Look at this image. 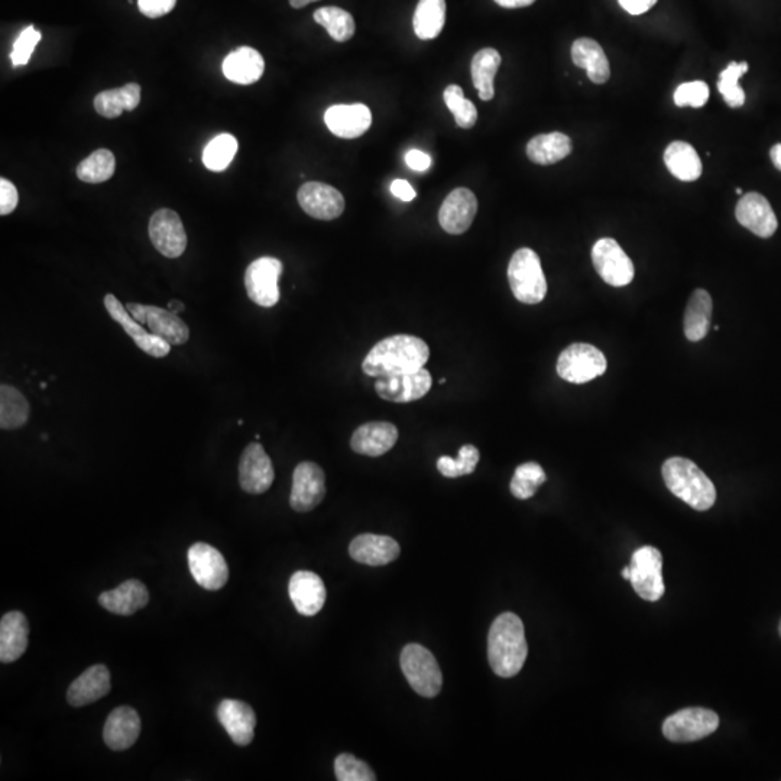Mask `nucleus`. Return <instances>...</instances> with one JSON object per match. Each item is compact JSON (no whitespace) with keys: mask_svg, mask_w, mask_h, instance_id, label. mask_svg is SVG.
Instances as JSON below:
<instances>
[{"mask_svg":"<svg viewBox=\"0 0 781 781\" xmlns=\"http://www.w3.org/2000/svg\"><path fill=\"white\" fill-rule=\"evenodd\" d=\"M429 356V346L420 337L395 335L381 340L369 351L362 369L372 378L410 374L423 369Z\"/></svg>","mask_w":781,"mask_h":781,"instance_id":"1","label":"nucleus"},{"mask_svg":"<svg viewBox=\"0 0 781 781\" xmlns=\"http://www.w3.org/2000/svg\"><path fill=\"white\" fill-rule=\"evenodd\" d=\"M528 646L523 621L512 612H504L492 622L488 635V659L499 677L517 676L526 663Z\"/></svg>","mask_w":781,"mask_h":781,"instance_id":"2","label":"nucleus"},{"mask_svg":"<svg viewBox=\"0 0 781 781\" xmlns=\"http://www.w3.org/2000/svg\"><path fill=\"white\" fill-rule=\"evenodd\" d=\"M663 479L667 488L677 498L696 511H708L714 507L716 489L711 479L696 463L685 458H672L664 462Z\"/></svg>","mask_w":781,"mask_h":781,"instance_id":"3","label":"nucleus"},{"mask_svg":"<svg viewBox=\"0 0 781 781\" xmlns=\"http://www.w3.org/2000/svg\"><path fill=\"white\" fill-rule=\"evenodd\" d=\"M508 281L512 294L524 304H539L547 294V281L539 255L530 248H521L512 255L508 265Z\"/></svg>","mask_w":781,"mask_h":781,"instance_id":"4","label":"nucleus"},{"mask_svg":"<svg viewBox=\"0 0 781 781\" xmlns=\"http://www.w3.org/2000/svg\"><path fill=\"white\" fill-rule=\"evenodd\" d=\"M401 670L410 686L424 698L439 695L443 674L436 657L420 644H408L401 653Z\"/></svg>","mask_w":781,"mask_h":781,"instance_id":"5","label":"nucleus"},{"mask_svg":"<svg viewBox=\"0 0 781 781\" xmlns=\"http://www.w3.org/2000/svg\"><path fill=\"white\" fill-rule=\"evenodd\" d=\"M604 353L588 343H573L560 353L557 374L572 384H586L606 371Z\"/></svg>","mask_w":781,"mask_h":781,"instance_id":"6","label":"nucleus"},{"mask_svg":"<svg viewBox=\"0 0 781 781\" xmlns=\"http://www.w3.org/2000/svg\"><path fill=\"white\" fill-rule=\"evenodd\" d=\"M283 262L272 256L256 259L245 272L248 297L258 306L270 309L280 301L278 280L283 274Z\"/></svg>","mask_w":781,"mask_h":781,"instance_id":"7","label":"nucleus"},{"mask_svg":"<svg viewBox=\"0 0 781 781\" xmlns=\"http://www.w3.org/2000/svg\"><path fill=\"white\" fill-rule=\"evenodd\" d=\"M631 578L634 591L648 602H657L664 595L663 557L656 547L644 546L633 554L631 560Z\"/></svg>","mask_w":781,"mask_h":781,"instance_id":"8","label":"nucleus"},{"mask_svg":"<svg viewBox=\"0 0 781 781\" xmlns=\"http://www.w3.org/2000/svg\"><path fill=\"white\" fill-rule=\"evenodd\" d=\"M718 727L719 716L711 709L687 708L664 721L663 734L672 742H693L709 737Z\"/></svg>","mask_w":781,"mask_h":781,"instance_id":"9","label":"nucleus"},{"mask_svg":"<svg viewBox=\"0 0 781 781\" xmlns=\"http://www.w3.org/2000/svg\"><path fill=\"white\" fill-rule=\"evenodd\" d=\"M592 262L602 280L612 287H625L634 280V264L615 239H599L593 245Z\"/></svg>","mask_w":781,"mask_h":781,"instance_id":"10","label":"nucleus"},{"mask_svg":"<svg viewBox=\"0 0 781 781\" xmlns=\"http://www.w3.org/2000/svg\"><path fill=\"white\" fill-rule=\"evenodd\" d=\"M126 309L136 322L147 324L149 332L161 337L171 346L184 345L190 339L189 326L171 310L138 303H128Z\"/></svg>","mask_w":781,"mask_h":781,"instance_id":"11","label":"nucleus"},{"mask_svg":"<svg viewBox=\"0 0 781 781\" xmlns=\"http://www.w3.org/2000/svg\"><path fill=\"white\" fill-rule=\"evenodd\" d=\"M191 576L206 591H219L229 580V567L225 557L207 543H196L189 549Z\"/></svg>","mask_w":781,"mask_h":781,"instance_id":"12","label":"nucleus"},{"mask_svg":"<svg viewBox=\"0 0 781 781\" xmlns=\"http://www.w3.org/2000/svg\"><path fill=\"white\" fill-rule=\"evenodd\" d=\"M152 245L167 258H180L186 252L187 233L180 216L174 210L161 209L149 220Z\"/></svg>","mask_w":781,"mask_h":781,"instance_id":"13","label":"nucleus"},{"mask_svg":"<svg viewBox=\"0 0 781 781\" xmlns=\"http://www.w3.org/2000/svg\"><path fill=\"white\" fill-rule=\"evenodd\" d=\"M326 495V476L314 462H301L293 475L290 505L294 511L310 512L322 504Z\"/></svg>","mask_w":781,"mask_h":781,"instance_id":"14","label":"nucleus"},{"mask_svg":"<svg viewBox=\"0 0 781 781\" xmlns=\"http://www.w3.org/2000/svg\"><path fill=\"white\" fill-rule=\"evenodd\" d=\"M298 203L307 215L319 220H335L345 212V197L339 190L319 181H309L298 190Z\"/></svg>","mask_w":781,"mask_h":781,"instance_id":"15","label":"nucleus"},{"mask_svg":"<svg viewBox=\"0 0 781 781\" xmlns=\"http://www.w3.org/2000/svg\"><path fill=\"white\" fill-rule=\"evenodd\" d=\"M433 378L427 369H420L410 374L394 375V377L378 378L375 390L382 400L390 403H413L429 394Z\"/></svg>","mask_w":781,"mask_h":781,"instance_id":"16","label":"nucleus"},{"mask_svg":"<svg viewBox=\"0 0 781 781\" xmlns=\"http://www.w3.org/2000/svg\"><path fill=\"white\" fill-rule=\"evenodd\" d=\"M275 479L270 456L259 443H251L239 463V484L248 494L259 495L271 488Z\"/></svg>","mask_w":781,"mask_h":781,"instance_id":"17","label":"nucleus"},{"mask_svg":"<svg viewBox=\"0 0 781 781\" xmlns=\"http://www.w3.org/2000/svg\"><path fill=\"white\" fill-rule=\"evenodd\" d=\"M105 307L108 310L109 316L115 320L116 323L121 324L123 330L128 333V336L134 340L135 345L138 346L141 351L148 353L152 358H164L171 351V345L165 342L161 337L155 336L154 333L147 332L142 327V324L136 322L134 317L131 316L128 309L122 306L121 301L118 300L113 294H108L105 297Z\"/></svg>","mask_w":781,"mask_h":781,"instance_id":"18","label":"nucleus"},{"mask_svg":"<svg viewBox=\"0 0 781 781\" xmlns=\"http://www.w3.org/2000/svg\"><path fill=\"white\" fill-rule=\"evenodd\" d=\"M740 225L760 238H771L779 228L776 213L766 197L758 193H748L741 197L735 209Z\"/></svg>","mask_w":781,"mask_h":781,"instance_id":"19","label":"nucleus"},{"mask_svg":"<svg viewBox=\"0 0 781 781\" xmlns=\"http://www.w3.org/2000/svg\"><path fill=\"white\" fill-rule=\"evenodd\" d=\"M288 595L298 614L314 617L326 602V586L322 578L309 570H298L288 583Z\"/></svg>","mask_w":781,"mask_h":781,"instance_id":"20","label":"nucleus"},{"mask_svg":"<svg viewBox=\"0 0 781 781\" xmlns=\"http://www.w3.org/2000/svg\"><path fill=\"white\" fill-rule=\"evenodd\" d=\"M478 213V200L469 189L453 190L446 197L439 212V222L450 235H462L471 228Z\"/></svg>","mask_w":781,"mask_h":781,"instance_id":"21","label":"nucleus"},{"mask_svg":"<svg viewBox=\"0 0 781 781\" xmlns=\"http://www.w3.org/2000/svg\"><path fill=\"white\" fill-rule=\"evenodd\" d=\"M324 122L333 135L343 139L359 138L372 125V113L362 103L330 106L324 113Z\"/></svg>","mask_w":781,"mask_h":781,"instance_id":"22","label":"nucleus"},{"mask_svg":"<svg viewBox=\"0 0 781 781\" xmlns=\"http://www.w3.org/2000/svg\"><path fill=\"white\" fill-rule=\"evenodd\" d=\"M217 719L239 747H246L254 740L256 715L248 703L225 699L217 706Z\"/></svg>","mask_w":781,"mask_h":781,"instance_id":"23","label":"nucleus"},{"mask_svg":"<svg viewBox=\"0 0 781 781\" xmlns=\"http://www.w3.org/2000/svg\"><path fill=\"white\" fill-rule=\"evenodd\" d=\"M112 689L110 672L105 664H95L84 670L67 690V701L74 708L90 705L105 698Z\"/></svg>","mask_w":781,"mask_h":781,"instance_id":"24","label":"nucleus"},{"mask_svg":"<svg viewBox=\"0 0 781 781\" xmlns=\"http://www.w3.org/2000/svg\"><path fill=\"white\" fill-rule=\"evenodd\" d=\"M398 442V429L387 421H374V423L362 424L353 433L352 450L359 455L378 458L390 452Z\"/></svg>","mask_w":781,"mask_h":781,"instance_id":"25","label":"nucleus"},{"mask_svg":"<svg viewBox=\"0 0 781 781\" xmlns=\"http://www.w3.org/2000/svg\"><path fill=\"white\" fill-rule=\"evenodd\" d=\"M141 718L131 706H119L109 715L103 728V740L113 751H125L138 741Z\"/></svg>","mask_w":781,"mask_h":781,"instance_id":"26","label":"nucleus"},{"mask_svg":"<svg viewBox=\"0 0 781 781\" xmlns=\"http://www.w3.org/2000/svg\"><path fill=\"white\" fill-rule=\"evenodd\" d=\"M400 544L392 537L361 534L352 540L349 554L355 562L366 566H385L400 556Z\"/></svg>","mask_w":781,"mask_h":781,"instance_id":"27","label":"nucleus"},{"mask_svg":"<svg viewBox=\"0 0 781 781\" xmlns=\"http://www.w3.org/2000/svg\"><path fill=\"white\" fill-rule=\"evenodd\" d=\"M149 602L147 586L138 579H129L112 591L103 592L99 596V604L109 612L129 617L139 609L145 608Z\"/></svg>","mask_w":781,"mask_h":781,"instance_id":"28","label":"nucleus"},{"mask_svg":"<svg viewBox=\"0 0 781 781\" xmlns=\"http://www.w3.org/2000/svg\"><path fill=\"white\" fill-rule=\"evenodd\" d=\"M29 624L22 612L12 611L0 621V661L14 663L27 651Z\"/></svg>","mask_w":781,"mask_h":781,"instance_id":"29","label":"nucleus"},{"mask_svg":"<svg viewBox=\"0 0 781 781\" xmlns=\"http://www.w3.org/2000/svg\"><path fill=\"white\" fill-rule=\"evenodd\" d=\"M264 70V57L251 47L238 48L223 61V74L226 79L242 86L256 83L261 79Z\"/></svg>","mask_w":781,"mask_h":781,"instance_id":"30","label":"nucleus"},{"mask_svg":"<svg viewBox=\"0 0 781 781\" xmlns=\"http://www.w3.org/2000/svg\"><path fill=\"white\" fill-rule=\"evenodd\" d=\"M572 60L575 66L585 68L589 79L595 84H604L611 77L608 57L601 45L591 38H579L573 42Z\"/></svg>","mask_w":781,"mask_h":781,"instance_id":"31","label":"nucleus"},{"mask_svg":"<svg viewBox=\"0 0 781 781\" xmlns=\"http://www.w3.org/2000/svg\"><path fill=\"white\" fill-rule=\"evenodd\" d=\"M712 297L708 291H693L685 311V335L690 342H701L708 335L712 319Z\"/></svg>","mask_w":781,"mask_h":781,"instance_id":"32","label":"nucleus"},{"mask_svg":"<svg viewBox=\"0 0 781 781\" xmlns=\"http://www.w3.org/2000/svg\"><path fill=\"white\" fill-rule=\"evenodd\" d=\"M664 162L677 180L696 181L702 176V161L698 152L687 142H672L664 152Z\"/></svg>","mask_w":781,"mask_h":781,"instance_id":"33","label":"nucleus"},{"mask_svg":"<svg viewBox=\"0 0 781 781\" xmlns=\"http://www.w3.org/2000/svg\"><path fill=\"white\" fill-rule=\"evenodd\" d=\"M572 139L562 132L534 136L527 145L530 161L539 165H552L565 160L572 152Z\"/></svg>","mask_w":781,"mask_h":781,"instance_id":"34","label":"nucleus"},{"mask_svg":"<svg viewBox=\"0 0 781 781\" xmlns=\"http://www.w3.org/2000/svg\"><path fill=\"white\" fill-rule=\"evenodd\" d=\"M141 103V86L129 83L121 89L105 90L95 97V109L103 118L115 119L123 110H135Z\"/></svg>","mask_w":781,"mask_h":781,"instance_id":"35","label":"nucleus"},{"mask_svg":"<svg viewBox=\"0 0 781 781\" xmlns=\"http://www.w3.org/2000/svg\"><path fill=\"white\" fill-rule=\"evenodd\" d=\"M501 61V55L494 48H484L473 57L471 67L473 86L476 87L479 97L484 102L494 99V80L499 66H501Z\"/></svg>","mask_w":781,"mask_h":781,"instance_id":"36","label":"nucleus"},{"mask_svg":"<svg viewBox=\"0 0 781 781\" xmlns=\"http://www.w3.org/2000/svg\"><path fill=\"white\" fill-rule=\"evenodd\" d=\"M446 0H420L414 12V32L420 40L429 41L439 37L445 28Z\"/></svg>","mask_w":781,"mask_h":781,"instance_id":"37","label":"nucleus"},{"mask_svg":"<svg viewBox=\"0 0 781 781\" xmlns=\"http://www.w3.org/2000/svg\"><path fill=\"white\" fill-rule=\"evenodd\" d=\"M29 420V403L21 391L3 384L0 387V427L3 430L21 429Z\"/></svg>","mask_w":781,"mask_h":781,"instance_id":"38","label":"nucleus"},{"mask_svg":"<svg viewBox=\"0 0 781 781\" xmlns=\"http://www.w3.org/2000/svg\"><path fill=\"white\" fill-rule=\"evenodd\" d=\"M314 21L322 25L336 42H346L355 35V19L345 9L326 6L314 12Z\"/></svg>","mask_w":781,"mask_h":781,"instance_id":"39","label":"nucleus"},{"mask_svg":"<svg viewBox=\"0 0 781 781\" xmlns=\"http://www.w3.org/2000/svg\"><path fill=\"white\" fill-rule=\"evenodd\" d=\"M115 168V155L109 149H97L86 160L80 162L77 167V177L83 183H105L113 177Z\"/></svg>","mask_w":781,"mask_h":781,"instance_id":"40","label":"nucleus"},{"mask_svg":"<svg viewBox=\"0 0 781 781\" xmlns=\"http://www.w3.org/2000/svg\"><path fill=\"white\" fill-rule=\"evenodd\" d=\"M238 139L230 134H220L206 145L203 151V164L207 170L222 173L238 152Z\"/></svg>","mask_w":781,"mask_h":781,"instance_id":"41","label":"nucleus"},{"mask_svg":"<svg viewBox=\"0 0 781 781\" xmlns=\"http://www.w3.org/2000/svg\"><path fill=\"white\" fill-rule=\"evenodd\" d=\"M546 479V473L539 463H523L515 469L510 485L511 494L518 499L534 497L537 489L546 482Z\"/></svg>","mask_w":781,"mask_h":781,"instance_id":"42","label":"nucleus"},{"mask_svg":"<svg viewBox=\"0 0 781 781\" xmlns=\"http://www.w3.org/2000/svg\"><path fill=\"white\" fill-rule=\"evenodd\" d=\"M748 71V63H731L719 74L718 90L724 96L729 108H741L745 103V93L738 80Z\"/></svg>","mask_w":781,"mask_h":781,"instance_id":"43","label":"nucleus"},{"mask_svg":"<svg viewBox=\"0 0 781 781\" xmlns=\"http://www.w3.org/2000/svg\"><path fill=\"white\" fill-rule=\"evenodd\" d=\"M479 450L473 445L460 447L458 458L452 459L449 456H440L437 460V469L446 478H460V476L471 475L478 466Z\"/></svg>","mask_w":781,"mask_h":781,"instance_id":"44","label":"nucleus"},{"mask_svg":"<svg viewBox=\"0 0 781 781\" xmlns=\"http://www.w3.org/2000/svg\"><path fill=\"white\" fill-rule=\"evenodd\" d=\"M445 103L450 112L455 116L456 125L462 129H471L478 121V110L471 100L465 99L463 90L456 84L447 86L445 90Z\"/></svg>","mask_w":781,"mask_h":781,"instance_id":"45","label":"nucleus"},{"mask_svg":"<svg viewBox=\"0 0 781 781\" xmlns=\"http://www.w3.org/2000/svg\"><path fill=\"white\" fill-rule=\"evenodd\" d=\"M335 774L339 781H375L372 768L352 754H340L335 760Z\"/></svg>","mask_w":781,"mask_h":781,"instance_id":"46","label":"nucleus"},{"mask_svg":"<svg viewBox=\"0 0 781 781\" xmlns=\"http://www.w3.org/2000/svg\"><path fill=\"white\" fill-rule=\"evenodd\" d=\"M709 87L705 81H690L677 87L674 92V103L679 108H703L708 103Z\"/></svg>","mask_w":781,"mask_h":781,"instance_id":"47","label":"nucleus"},{"mask_svg":"<svg viewBox=\"0 0 781 781\" xmlns=\"http://www.w3.org/2000/svg\"><path fill=\"white\" fill-rule=\"evenodd\" d=\"M42 34L34 27L25 28L15 41L12 48L11 60L14 67L27 66L31 60L35 47L40 44Z\"/></svg>","mask_w":781,"mask_h":781,"instance_id":"48","label":"nucleus"},{"mask_svg":"<svg viewBox=\"0 0 781 781\" xmlns=\"http://www.w3.org/2000/svg\"><path fill=\"white\" fill-rule=\"evenodd\" d=\"M177 0H138V8L142 15L155 19L170 14Z\"/></svg>","mask_w":781,"mask_h":781,"instance_id":"49","label":"nucleus"},{"mask_svg":"<svg viewBox=\"0 0 781 781\" xmlns=\"http://www.w3.org/2000/svg\"><path fill=\"white\" fill-rule=\"evenodd\" d=\"M19 202L18 190L11 181L2 178L0 180V215H11Z\"/></svg>","mask_w":781,"mask_h":781,"instance_id":"50","label":"nucleus"},{"mask_svg":"<svg viewBox=\"0 0 781 781\" xmlns=\"http://www.w3.org/2000/svg\"><path fill=\"white\" fill-rule=\"evenodd\" d=\"M405 162H407V165L411 170L423 173V171L429 170L431 158L430 155L420 151V149H411V151H408L407 154H405Z\"/></svg>","mask_w":781,"mask_h":781,"instance_id":"51","label":"nucleus"},{"mask_svg":"<svg viewBox=\"0 0 781 781\" xmlns=\"http://www.w3.org/2000/svg\"><path fill=\"white\" fill-rule=\"evenodd\" d=\"M622 9L631 15H643L650 11L659 0H618Z\"/></svg>","mask_w":781,"mask_h":781,"instance_id":"52","label":"nucleus"},{"mask_svg":"<svg viewBox=\"0 0 781 781\" xmlns=\"http://www.w3.org/2000/svg\"><path fill=\"white\" fill-rule=\"evenodd\" d=\"M391 193L397 199L403 200V202H413L416 199V190L413 189V186L408 181L401 180V178L392 181Z\"/></svg>","mask_w":781,"mask_h":781,"instance_id":"53","label":"nucleus"},{"mask_svg":"<svg viewBox=\"0 0 781 781\" xmlns=\"http://www.w3.org/2000/svg\"><path fill=\"white\" fill-rule=\"evenodd\" d=\"M501 8L517 9L533 5L536 0H495Z\"/></svg>","mask_w":781,"mask_h":781,"instance_id":"54","label":"nucleus"},{"mask_svg":"<svg viewBox=\"0 0 781 781\" xmlns=\"http://www.w3.org/2000/svg\"><path fill=\"white\" fill-rule=\"evenodd\" d=\"M771 161L774 167L781 171V144L774 145L770 152Z\"/></svg>","mask_w":781,"mask_h":781,"instance_id":"55","label":"nucleus"},{"mask_svg":"<svg viewBox=\"0 0 781 781\" xmlns=\"http://www.w3.org/2000/svg\"><path fill=\"white\" fill-rule=\"evenodd\" d=\"M184 309H186V307H184V304L181 303L180 300H171L170 303H168V310L173 311V313H181Z\"/></svg>","mask_w":781,"mask_h":781,"instance_id":"56","label":"nucleus"},{"mask_svg":"<svg viewBox=\"0 0 781 781\" xmlns=\"http://www.w3.org/2000/svg\"><path fill=\"white\" fill-rule=\"evenodd\" d=\"M313 2H319V0H290V5L293 6L294 9H301Z\"/></svg>","mask_w":781,"mask_h":781,"instance_id":"57","label":"nucleus"},{"mask_svg":"<svg viewBox=\"0 0 781 781\" xmlns=\"http://www.w3.org/2000/svg\"><path fill=\"white\" fill-rule=\"evenodd\" d=\"M622 578L630 580V578H631V567H624V570H622Z\"/></svg>","mask_w":781,"mask_h":781,"instance_id":"58","label":"nucleus"},{"mask_svg":"<svg viewBox=\"0 0 781 781\" xmlns=\"http://www.w3.org/2000/svg\"><path fill=\"white\" fill-rule=\"evenodd\" d=\"M735 193H737L738 196H742V189H740V187H738V189L735 190Z\"/></svg>","mask_w":781,"mask_h":781,"instance_id":"59","label":"nucleus"},{"mask_svg":"<svg viewBox=\"0 0 781 781\" xmlns=\"http://www.w3.org/2000/svg\"><path fill=\"white\" fill-rule=\"evenodd\" d=\"M445 382H446V379H445V378H442V379H440V381H439V384H442V385H443V384H445Z\"/></svg>","mask_w":781,"mask_h":781,"instance_id":"60","label":"nucleus"},{"mask_svg":"<svg viewBox=\"0 0 781 781\" xmlns=\"http://www.w3.org/2000/svg\"><path fill=\"white\" fill-rule=\"evenodd\" d=\"M779 633L781 635V621H780Z\"/></svg>","mask_w":781,"mask_h":781,"instance_id":"61","label":"nucleus"}]
</instances>
